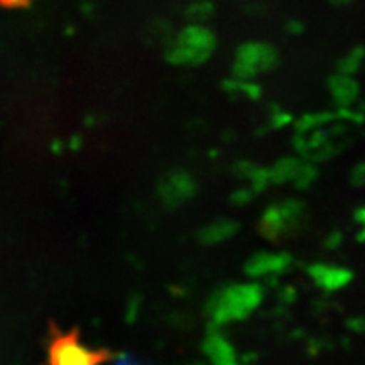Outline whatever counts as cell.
Listing matches in <instances>:
<instances>
[{
	"label": "cell",
	"mask_w": 365,
	"mask_h": 365,
	"mask_svg": "<svg viewBox=\"0 0 365 365\" xmlns=\"http://www.w3.org/2000/svg\"><path fill=\"white\" fill-rule=\"evenodd\" d=\"M239 232V223L228 218H218V220L208 223L200 232V240L205 245H218L230 240Z\"/></svg>",
	"instance_id": "obj_10"
},
{
	"label": "cell",
	"mask_w": 365,
	"mask_h": 365,
	"mask_svg": "<svg viewBox=\"0 0 365 365\" xmlns=\"http://www.w3.org/2000/svg\"><path fill=\"white\" fill-rule=\"evenodd\" d=\"M350 182L355 188H364L365 186V163L355 164L354 170L350 171Z\"/></svg>",
	"instance_id": "obj_13"
},
{
	"label": "cell",
	"mask_w": 365,
	"mask_h": 365,
	"mask_svg": "<svg viewBox=\"0 0 365 365\" xmlns=\"http://www.w3.org/2000/svg\"><path fill=\"white\" fill-rule=\"evenodd\" d=\"M279 65V51L264 41H245L235 49L232 61V76L237 80H255L262 73L276 70Z\"/></svg>",
	"instance_id": "obj_4"
},
{
	"label": "cell",
	"mask_w": 365,
	"mask_h": 365,
	"mask_svg": "<svg viewBox=\"0 0 365 365\" xmlns=\"http://www.w3.org/2000/svg\"><path fill=\"white\" fill-rule=\"evenodd\" d=\"M327 86L336 108H349L359 100L360 85L352 75H344V73L336 71L328 78Z\"/></svg>",
	"instance_id": "obj_8"
},
{
	"label": "cell",
	"mask_w": 365,
	"mask_h": 365,
	"mask_svg": "<svg viewBox=\"0 0 365 365\" xmlns=\"http://www.w3.org/2000/svg\"><path fill=\"white\" fill-rule=\"evenodd\" d=\"M217 7L212 0H196V2L191 4L186 11V16L188 19L193 22V24H205L215 16Z\"/></svg>",
	"instance_id": "obj_12"
},
{
	"label": "cell",
	"mask_w": 365,
	"mask_h": 365,
	"mask_svg": "<svg viewBox=\"0 0 365 365\" xmlns=\"http://www.w3.org/2000/svg\"><path fill=\"white\" fill-rule=\"evenodd\" d=\"M264 291L257 282H235L220 287L207 304V314L215 327L249 318L262 304Z\"/></svg>",
	"instance_id": "obj_1"
},
{
	"label": "cell",
	"mask_w": 365,
	"mask_h": 365,
	"mask_svg": "<svg viewBox=\"0 0 365 365\" xmlns=\"http://www.w3.org/2000/svg\"><path fill=\"white\" fill-rule=\"evenodd\" d=\"M291 264H293L291 254L262 250V252L254 254L245 262L244 271L250 279H266V277H276L279 274H284L291 267Z\"/></svg>",
	"instance_id": "obj_6"
},
{
	"label": "cell",
	"mask_w": 365,
	"mask_h": 365,
	"mask_svg": "<svg viewBox=\"0 0 365 365\" xmlns=\"http://www.w3.org/2000/svg\"><path fill=\"white\" fill-rule=\"evenodd\" d=\"M354 0H328V4L333 7H345V6H350Z\"/></svg>",
	"instance_id": "obj_17"
},
{
	"label": "cell",
	"mask_w": 365,
	"mask_h": 365,
	"mask_svg": "<svg viewBox=\"0 0 365 365\" xmlns=\"http://www.w3.org/2000/svg\"><path fill=\"white\" fill-rule=\"evenodd\" d=\"M304 29H307V26H304L299 19H294V17L284 22V31L289 36H301L304 33Z\"/></svg>",
	"instance_id": "obj_14"
},
{
	"label": "cell",
	"mask_w": 365,
	"mask_h": 365,
	"mask_svg": "<svg viewBox=\"0 0 365 365\" xmlns=\"http://www.w3.org/2000/svg\"><path fill=\"white\" fill-rule=\"evenodd\" d=\"M365 61V46L357 44L350 49L349 53L345 54L344 58L339 59L336 63V71L344 73V75H355L362 66V63Z\"/></svg>",
	"instance_id": "obj_11"
},
{
	"label": "cell",
	"mask_w": 365,
	"mask_h": 365,
	"mask_svg": "<svg viewBox=\"0 0 365 365\" xmlns=\"http://www.w3.org/2000/svg\"><path fill=\"white\" fill-rule=\"evenodd\" d=\"M269 178H271V185L293 182L296 188L307 190L317 181L318 171L314 164L307 161V159L287 156L274 163L272 168H269Z\"/></svg>",
	"instance_id": "obj_5"
},
{
	"label": "cell",
	"mask_w": 365,
	"mask_h": 365,
	"mask_svg": "<svg viewBox=\"0 0 365 365\" xmlns=\"http://www.w3.org/2000/svg\"><path fill=\"white\" fill-rule=\"evenodd\" d=\"M31 0H0V7H21L27 6Z\"/></svg>",
	"instance_id": "obj_16"
},
{
	"label": "cell",
	"mask_w": 365,
	"mask_h": 365,
	"mask_svg": "<svg viewBox=\"0 0 365 365\" xmlns=\"http://www.w3.org/2000/svg\"><path fill=\"white\" fill-rule=\"evenodd\" d=\"M205 354L210 365H239L235 349L220 331L208 333L205 340Z\"/></svg>",
	"instance_id": "obj_9"
},
{
	"label": "cell",
	"mask_w": 365,
	"mask_h": 365,
	"mask_svg": "<svg viewBox=\"0 0 365 365\" xmlns=\"http://www.w3.org/2000/svg\"><path fill=\"white\" fill-rule=\"evenodd\" d=\"M355 223H357V239L360 242H365V207L359 208L357 212H355Z\"/></svg>",
	"instance_id": "obj_15"
},
{
	"label": "cell",
	"mask_w": 365,
	"mask_h": 365,
	"mask_svg": "<svg viewBox=\"0 0 365 365\" xmlns=\"http://www.w3.org/2000/svg\"><path fill=\"white\" fill-rule=\"evenodd\" d=\"M217 46V36L210 27L191 22L178 34L176 43L168 49V59L175 65L198 66L213 56Z\"/></svg>",
	"instance_id": "obj_2"
},
{
	"label": "cell",
	"mask_w": 365,
	"mask_h": 365,
	"mask_svg": "<svg viewBox=\"0 0 365 365\" xmlns=\"http://www.w3.org/2000/svg\"><path fill=\"white\" fill-rule=\"evenodd\" d=\"M304 218L303 202L294 198L281 200L264 210L257 230L266 240L281 242L299 230Z\"/></svg>",
	"instance_id": "obj_3"
},
{
	"label": "cell",
	"mask_w": 365,
	"mask_h": 365,
	"mask_svg": "<svg viewBox=\"0 0 365 365\" xmlns=\"http://www.w3.org/2000/svg\"><path fill=\"white\" fill-rule=\"evenodd\" d=\"M308 276L312 277L314 286L327 291V293H336V291L345 289L354 279V274L350 269L323 262L309 266Z\"/></svg>",
	"instance_id": "obj_7"
}]
</instances>
